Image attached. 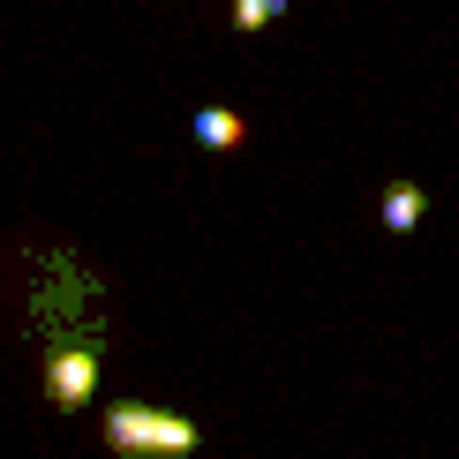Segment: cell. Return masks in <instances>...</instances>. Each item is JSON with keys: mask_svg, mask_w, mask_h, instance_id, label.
<instances>
[{"mask_svg": "<svg viewBox=\"0 0 459 459\" xmlns=\"http://www.w3.org/2000/svg\"><path fill=\"white\" fill-rule=\"evenodd\" d=\"M106 445L121 452V459H188L204 445L196 422L174 407H143V399H121V407L106 414Z\"/></svg>", "mask_w": 459, "mask_h": 459, "instance_id": "6da1fadb", "label": "cell"}, {"mask_svg": "<svg viewBox=\"0 0 459 459\" xmlns=\"http://www.w3.org/2000/svg\"><path fill=\"white\" fill-rule=\"evenodd\" d=\"M91 392H99V347H53V361H46V399L61 414H75V407H91Z\"/></svg>", "mask_w": 459, "mask_h": 459, "instance_id": "7a4b0ae2", "label": "cell"}, {"mask_svg": "<svg viewBox=\"0 0 459 459\" xmlns=\"http://www.w3.org/2000/svg\"><path fill=\"white\" fill-rule=\"evenodd\" d=\"M422 212H429L422 181H392V188H385V226H392V234H414V226H422Z\"/></svg>", "mask_w": 459, "mask_h": 459, "instance_id": "3957f363", "label": "cell"}, {"mask_svg": "<svg viewBox=\"0 0 459 459\" xmlns=\"http://www.w3.org/2000/svg\"><path fill=\"white\" fill-rule=\"evenodd\" d=\"M188 128H196V143H204V151H241V136H248L241 113H226V106H204Z\"/></svg>", "mask_w": 459, "mask_h": 459, "instance_id": "277c9868", "label": "cell"}, {"mask_svg": "<svg viewBox=\"0 0 459 459\" xmlns=\"http://www.w3.org/2000/svg\"><path fill=\"white\" fill-rule=\"evenodd\" d=\"M286 8H294V0H234L226 15H234V30H264V23H272V15H286Z\"/></svg>", "mask_w": 459, "mask_h": 459, "instance_id": "5b68a950", "label": "cell"}]
</instances>
